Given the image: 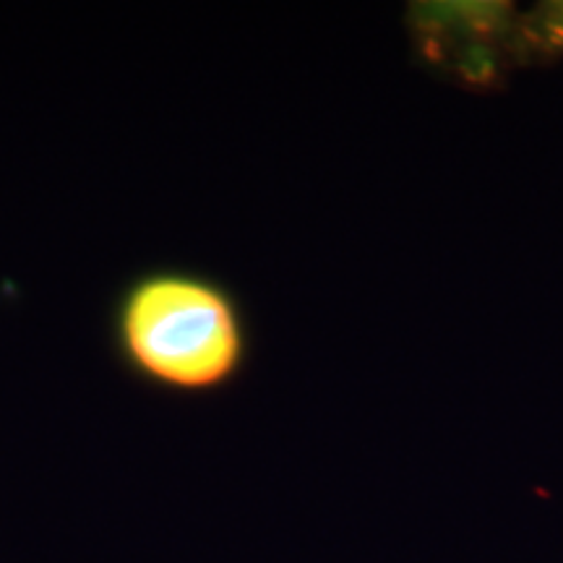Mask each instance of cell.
<instances>
[{"mask_svg": "<svg viewBox=\"0 0 563 563\" xmlns=\"http://www.w3.org/2000/svg\"><path fill=\"white\" fill-rule=\"evenodd\" d=\"M112 347L141 384L170 394H207L235 378L245 327L220 282L186 269L141 272L118 292Z\"/></svg>", "mask_w": 563, "mask_h": 563, "instance_id": "6da1fadb", "label": "cell"}, {"mask_svg": "<svg viewBox=\"0 0 563 563\" xmlns=\"http://www.w3.org/2000/svg\"><path fill=\"white\" fill-rule=\"evenodd\" d=\"M519 34L532 53L561 55L563 53V0L543 3L527 13L519 24Z\"/></svg>", "mask_w": 563, "mask_h": 563, "instance_id": "7a4b0ae2", "label": "cell"}]
</instances>
